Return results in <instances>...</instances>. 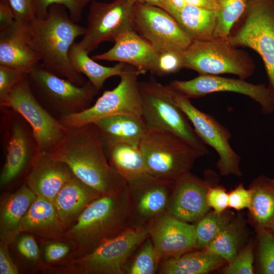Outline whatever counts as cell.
<instances>
[{"mask_svg":"<svg viewBox=\"0 0 274 274\" xmlns=\"http://www.w3.org/2000/svg\"><path fill=\"white\" fill-rule=\"evenodd\" d=\"M168 86L189 99L201 97L216 92L236 93L247 96L257 102L260 106L263 114L267 115L274 112L265 84H255L239 78L199 75L189 80H174Z\"/></svg>","mask_w":274,"mask_h":274,"instance_id":"9a60e30c","label":"cell"},{"mask_svg":"<svg viewBox=\"0 0 274 274\" xmlns=\"http://www.w3.org/2000/svg\"><path fill=\"white\" fill-rule=\"evenodd\" d=\"M40 62L28 44L25 21L15 18L12 24L0 30V64L29 73Z\"/></svg>","mask_w":274,"mask_h":274,"instance_id":"44dd1931","label":"cell"},{"mask_svg":"<svg viewBox=\"0 0 274 274\" xmlns=\"http://www.w3.org/2000/svg\"><path fill=\"white\" fill-rule=\"evenodd\" d=\"M28 74L21 70L0 64V104L7 97L13 87Z\"/></svg>","mask_w":274,"mask_h":274,"instance_id":"f35d334b","label":"cell"},{"mask_svg":"<svg viewBox=\"0 0 274 274\" xmlns=\"http://www.w3.org/2000/svg\"><path fill=\"white\" fill-rule=\"evenodd\" d=\"M70 251V247L64 243L59 242L50 243L45 248V260L48 262L59 261L67 255Z\"/></svg>","mask_w":274,"mask_h":274,"instance_id":"f6af8a7d","label":"cell"},{"mask_svg":"<svg viewBox=\"0 0 274 274\" xmlns=\"http://www.w3.org/2000/svg\"><path fill=\"white\" fill-rule=\"evenodd\" d=\"M181 58L183 68L199 75L229 74L246 80L253 75L255 68L249 54L231 45L228 38L193 40L181 53Z\"/></svg>","mask_w":274,"mask_h":274,"instance_id":"52a82bcc","label":"cell"},{"mask_svg":"<svg viewBox=\"0 0 274 274\" xmlns=\"http://www.w3.org/2000/svg\"><path fill=\"white\" fill-rule=\"evenodd\" d=\"M160 53L133 30L120 36L109 50L93 55L95 60L118 61L133 66L145 74L155 75Z\"/></svg>","mask_w":274,"mask_h":274,"instance_id":"d6986e66","label":"cell"},{"mask_svg":"<svg viewBox=\"0 0 274 274\" xmlns=\"http://www.w3.org/2000/svg\"><path fill=\"white\" fill-rule=\"evenodd\" d=\"M15 20V15L9 3L0 2V30L4 29Z\"/></svg>","mask_w":274,"mask_h":274,"instance_id":"7dc6e473","label":"cell"},{"mask_svg":"<svg viewBox=\"0 0 274 274\" xmlns=\"http://www.w3.org/2000/svg\"><path fill=\"white\" fill-rule=\"evenodd\" d=\"M206 199L209 208L216 213H222L229 207L228 193L222 186L216 184L210 186L207 193Z\"/></svg>","mask_w":274,"mask_h":274,"instance_id":"60d3db41","label":"cell"},{"mask_svg":"<svg viewBox=\"0 0 274 274\" xmlns=\"http://www.w3.org/2000/svg\"><path fill=\"white\" fill-rule=\"evenodd\" d=\"M216 25L213 38H228L234 24L245 12L250 0H216Z\"/></svg>","mask_w":274,"mask_h":274,"instance_id":"836d02e7","label":"cell"},{"mask_svg":"<svg viewBox=\"0 0 274 274\" xmlns=\"http://www.w3.org/2000/svg\"><path fill=\"white\" fill-rule=\"evenodd\" d=\"M243 237V224L239 219L234 218L206 249L221 257L228 264L234 260L240 251Z\"/></svg>","mask_w":274,"mask_h":274,"instance_id":"1f68e13d","label":"cell"},{"mask_svg":"<svg viewBox=\"0 0 274 274\" xmlns=\"http://www.w3.org/2000/svg\"><path fill=\"white\" fill-rule=\"evenodd\" d=\"M234 218L233 213L227 210L221 213L213 210L208 212L194 225L196 236L195 250L206 249Z\"/></svg>","mask_w":274,"mask_h":274,"instance_id":"d6a6232c","label":"cell"},{"mask_svg":"<svg viewBox=\"0 0 274 274\" xmlns=\"http://www.w3.org/2000/svg\"><path fill=\"white\" fill-rule=\"evenodd\" d=\"M181 53L165 52L160 53L155 75L164 76L176 73L182 68Z\"/></svg>","mask_w":274,"mask_h":274,"instance_id":"ab89813d","label":"cell"},{"mask_svg":"<svg viewBox=\"0 0 274 274\" xmlns=\"http://www.w3.org/2000/svg\"><path fill=\"white\" fill-rule=\"evenodd\" d=\"M27 77L36 97L55 108L62 115L88 108L99 91L89 81L77 85L49 72L40 62L29 72Z\"/></svg>","mask_w":274,"mask_h":274,"instance_id":"8fae6325","label":"cell"},{"mask_svg":"<svg viewBox=\"0 0 274 274\" xmlns=\"http://www.w3.org/2000/svg\"><path fill=\"white\" fill-rule=\"evenodd\" d=\"M227 262L221 257L206 250H196L160 262V274H205L223 266Z\"/></svg>","mask_w":274,"mask_h":274,"instance_id":"4316f807","label":"cell"},{"mask_svg":"<svg viewBox=\"0 0 274 274\" xmlns=\"http://www.w3.org/2000/svg\"><path fill=\"white\" fill-rule=\"evenodd\" d=\"M186 4L193 5L201 8L217 11L219 6L216 0H184Z\"/></svg>","mask_w":274,"mask_h":274,"instance_id":"681fc988","label":"cell"},{"mask_svg":"<svg viewBox=\"0 0 274 274\" xmlns=\"http://www.w3.org/2000/svg\"><path fill=\"white\" fill-rule=\"evenodd\" d=\"M174 19L192 40L207 41L213 38L216 11L186 4L178 11Z\"/></svg>","mask_w":274,"mask_h":274,"instance_id":"4dcf8cb0","label":"cell"},{"mask_svg":"<svg viewBox=\"0 0 274 274\" xmlns=\"http://www.w3.org/2000/svg\"><path fill=\"white\" fill-rule=\"evenodd\" d=\"M142 118L148 129L167 131L181 136L193 146L209 153L183 111L175 104L167 86L154 78L139 82Z\"/></svg>","mask_w":274,"mask_h":274,"instance_id":"ba28073f","label":"cell"},{"mask_svg":"<svg viewBox=\"0 0 274 274\" xmlns=\"http://www.w3.org/2000/svg\"><path fill=\"white\" fill-rule=\"evenodd\" d=\"M132 225L128 186L115 194L101 196L90 203L67 230L72 243V258L90 252Z\"/></svg>","mask_w":274,"mask_h":274,"instance_id":"3957f363","label":"cell"},{"mask_svg":"<svg viewBox=\"0 0 274 274\" xmlns=\"http://www.w3.org/2000/svg\"><path fill=\"white\" fill-rule=\"evenodd\" d=\"M132 22L133 30L160 53L182 52L193 41L173 16L156 6L135 3Z\"/></svg>","mask_w":274,"mask_h":274,"instance_id":"5bb4252c","label":"cell"},{"mask_svg":"<svg viewBox=\"0 0 274 274\" xmlns=\"http://www.w3.org/2000/svg\"><path fill=\"white\" fill-rule=\"evenodd\" d=\"M145 73L128 65L119 76L120 81L114 89L106 90L95 104L80 112L62 115L61 123L68 128L94 123L107 117L126 114L142 117V104L139 76Z\"/></svg>","mask_w":274,"mask_h":274,"instance_id":"9c48e42d","label":"cell"},{"mask_svg":"<svg viewBox=\"0 0 274 274\" xmlns=\"http://www.w3.org/2000/svg\"><path fill=\"white\" fill-rule=\"evenodd\" d=\"M101 196L74 175L61 188L53 203L60 221L67 230L81 212Z\"/></svg>","mask_w":274,"mask_h":274,"instance_id":"603a6c76","label":"cell"},{"mask_svg":"<svg viewBox=\"0 0 274 274\" xmlns=\"http://www.w3.org/2000/svg\"><path fill=\"white\" fill-rule=\"evenodd\" d=\"M7 243L0 242V274H18V268L12 261Z\"/></svg>","mask_w":274,"mask_h":274,"instance_id":"bcb514c9","label":"cell"},{"mask_svg":"<svg viewBox=\"0 0 274 274\" xmlns=\"http://www.w3.org/2000/svg\"><path fill=\"white\" fill-rule=\"evenodd\" d=\"M135 3L147 4L160 8L168 13L173 18L176 16L178 9L171 0H135Z\"/></svg>","mask_w":274,"mask_h":274,"instance_id":"c3c4849f","label":"cell"},{"mask_svg":"<svg viewBox=\"0 0 274 274\" xmlns=\"http://www.w3.org/2000/svg\"><path fill=\"white\" fill-rule=\"evenodd\" d=\"M161 259L149 236L141 245L131 264L127 267V274H154L158 272Z\"/></svg>","mask_w":274,"mask_h":274,"instance_id":"e575fe53","label":"cell"},{"mask_svg":"<svg viewBox=\"0 0 274 274\" xmlns=\"http://www.w3.org/2000/svg\"><path fill=\"white\" fill-rule=\"evenodd\" d=\"M139 147L147 173L172 182L190 173L195 161L206 155L179 135L157 129H148Z\"/></svg>","mask_w":274,"mask_h":274,"instance_id":"277c9868","label":"cell"},{"mask_svg":"<svg viewBox=\"0 0 274 274\" xmlns=\"http://www.w3.org/2000/svg\"><path fill=\"white\" fill-rule=\"evenodd\" d=\"M171 1L178 10L182 9L186 5L184 0H171Z\"/></svg>","mask_w":274,"mask_h":274,"instance_id":"f907efd6","label":"cell"},{"mask_svg":"<svg viewBox=\"0 0 274 274\" xmlns=\"http://www.w3.org/2000/svg\"><path fill=\"white\" fill-rule=\"evenodd\" d=\"M85 32L80 46L89 53L104 42H115L122 33L133 30L132 11L135 0L90 2Z\"/></svg>","mask_w":274,"mask_h":274,"instance_id":"4fadbf2b","label":"cell"},{"mask_svg":"<svg viewBox=\"0 0 274 274\" xmlns=\"http://www.w3.org/2000/svg\"><path fill=\"white\" fill-rule=\"evenodd\" d=\"M254 252L252 243L239 252L234 260L227 264L223 272L226 274H253Z\"/></svg>","mask_w":274,"mask_h":274,"instance_id":"74e56055","label":"cell"},{"mask_svg":"<svg viewBox=\"0 0 274 274\" xmlns=\"http://www.w3.org/2000/svg\"><path fill=\"white\" fill-rule=\"evenodd\" d=\"M149 236L147 224L132 225L87 254L71 258L62 271L77 274H125L128 260Z\"/></svg>","mask_w":274,"mask_h":274,"instance_id":"8992f818","label":"cell"},{"mask_svg":"<svg viewBox=\"0 0 274 274\" xmlns=\"http://www.w3.org/2000/svg\"><path fill=\"white\" fill-rule=\"evenodd\" d=\"M217 175L207 170L204 179L190 172L175 182L167 212L183 221L196 222L204 216L210 208L206 195L209 187L215 184Z\"/></svg>","mask_w":274,"mask_h":274,"instance_id":"2e32d148","label":"cell"},{"mask_svg":"<svg viewBox=\"0 0 274 274\" xmlns=\"http://www.w3.org/2000/svg\"><path fill=\"white\" fill-rule=\"evenodd\" d=\"M37 196L23 185L6 197L1 203V241L10 244L19 233L20 222Z\"/></svg>","mask_w":274,"mask_h":274,"instance_id":"d4e9b609","label":"cell"},{"mask_svg":"<svg viewBox=\"0 0 274 274\" xmlns=\"http://www.w3.org/2000/svg\"><path fill=\"white\" fill-rule=\"evenodd\" d=\"M92 0H34L35 16L39 18L46 17L49 7L53 4L63 6L68 10L70 18L76 23L80 21L82 12Z\"/></svg>","mask_w":274,"mask_h":274,"instance_id":"d590c367","label":"cell"},{"mask_svg":"<svg viewBox=\"0 0 274 274\" xmlns=\"http://www.w3.org/2000/svg\"><path fill=\"white\" fill-rule=\"evenodd\" d=\"M252 201L250 189H246L243 184H239L228 193V207L236 211L249 209Z\"/></svg>","mask_w":274,"mask_h":274,"instance_id":"b9f144b4","label":"cell"},{"mask_svg":"<svg viewBox=\"0 0 274 274\" xmlns=\"http://www.w3.org/2000/svg\"><path fill=\"white\" fill-rule=\"evenodd\" d=\"M104 149L110 165L127 183L148 174L139 146L120 143Z\"/></svg>","mask_w":274,"mask_h":274,"instance_id":"f1b7e54d","label":"cell"},{"mask_svg":"<svg viewBox=\"0 0 274 274\" xmlns=\"http://www.w3.org/2000/svg\"><path fill=\"white\" fill-rule=\"evenodd\" d=\"M0 2L6 3H9V0H0Z\"/></svg>","mask_w":274,"mask_h":274,"instance_id":"816d5d0a","label":"cell"},{"mask_svg":"<svg viewBox=\"0 0 274 274\" xmlns=\"http://www.w3.org/2000/svg\"><path fill=\"white\" fill-rule=\"evenodd\" d=\"M88 54L78 43L75 42L69 51L70 61L74 69L86 76L98 91L101 89L108 79L121 75L127 65L119 62L113 66H105L97 63Z\"/></svg>","mask_w":274,"mask_h":274,"instance_id":"f546056e","label":"cell"},{"mask_svg":"<svg viewBox=\"0 0 274 274\" xmlns=\"http://www.w3.org/2000/svg\"><path fill=\"white\" fill-rule=\"evenodd\" d=\"M174 183L148 174L127 183L131 198L132 225H146L167 212Z\"/></svg>","mask_w":274,"mask_h":274,"instance_id":"e0dca14e","label":"cell"},{"mask_svg":"<svg viewBox=\"0 0 274 274\" xmlns=\"http://www.w3.org/2000/svg\"><path fill=\"white\" fill-rule=\"evenodd\" d=\"M0 104L2 107L12 109L28 123L39 150L51 151L62 140L68 129L39 102L27 76L13 87Z\"/></svg>","mask_w":274,"mask_h":274,"instance_id":"30bf717a","label":"cell"},{"mask_svg":"<svg viewBox=\"0 0 274 274\" xmlns=\"http://www.w3.org/2000/svg\"><path fill=\"white\" fill-rule=\"evenodd\" d=\"M94 123L104 148L120 143L139 146L148 130L142 117L126 114L105 118Z\"/></svg>","mask_w":274,"mask_h":274,"instance_id":"cb8c5ba5","label":"cell"},{"mask_svg":"<svg viewBox=\"0 0 274 274\" xmlns=\"http://www.w3.org/2000/svg\"><path fill=\"white\" fill-rule=\"evenodd\" d=\"M66 10L63 6L53 4L45 18L35 17L26 21V39L46 70L81 86L86 81L74 69L68 55L76 39L84 36L85 27L73 21Z\"/></svg>","mask_w":274,"mask_h":274,"instance_id":"7a4b0ae2","label":"cell"},{"mask_svg":"<svg viewBox=\"0 0 274 274\" xmlns=\"http://www.w3.org/2000/svg\"><path fill=\"white\" fill-rule=\"evenodd\" d=\"M149 235L161 260L180 256L195 250V226L167 212L147 224Z\"/></svg>","mask_w":274,"mask_h":274,"instance_id":"ac0fdd59","label":"cell"},{"mask_svg":"<svg viewBox=\"0 0 274 274\" xmlns=\"http://www.w3.org/2000/svg\"><path fill=\"white\" fill-rule=\"evenodd\" d=\"M17 249L22 255L32 260H37L40 256L37 243L31 235H24L19 240Z\"/></svg>","mask_w":274,"mask_h":274,"instance_id":"ee69618b","label":"cell"},{"mask_svg":"<svg viewBox=\"0 0 274 274\" xmlns=\"http://www.w3.org/2000/svg\"><path fill=\"white\" fill-rule=\"evenodd\" d=\"M48 152L101 196L118 193L128 187L108 161L95 123L68 128L62 140Z\"/></svg>","mask_w":274,"mask_h":274,"instance_id":"6da1fadb","label":"cell"},{"mask_svg":"<svg viewBox=\"0 0 274 274\" xmlns=\"http://www.w3.org/2000/svg\"><path fill=\"white\" fill-rule=\"evenodd\" d=\"M252 193L249 216L257 232L266 231L274 234V179L261 175L249 188Z\"/></svg>","mask_w":274,"mask_h":274,"instance_id":"484cf974","label":"cell"},{"mask_svg":"<svg viewBox=\"0 0 274 274\" xmlns=\"http://www.w3.org/2000/svg\"><path fill=\"white\" fill-rule=\"evenodd\" d=\"M66 231L53 203L41 196L37 197L22 218L19 229V233H28L45 240L66 237Z\"/></svg>","mask_w":274,"mask_h":274,"instance_id":"7402d4cb","label":"cell"},{"mask_svg":"<svg viewBox=\"0 0 274 274\" xmlns=\"http://www.w3.org/2000/svg\"><path fill=\"white\" fill-rule=\"evenodd\" d=\"M30 164L27 186L37 196L52 202L63 186L74 175L65 164L53 159L48 152L38 149Z\"/></svg>","mask_w":274,"mask_h":274,"instance_id":"ffe728a7","label":"cell"},{"mask_svg":"<svg viewBox=\"0 0 274 274\" xmlns=\"http://www.w3.org/2000/svg\"><path fill=\"white\" fill-rule=\"evenodd\" d=\"M228 39L233 46L249 48L261 57L274 108V0H250Z\"/></svg>","mask_w":274,"mask_h":274,"instance_id":"5b68a950","label":"cell"},{"mask_svg":"<svg viewBox=\"0 0 274 274\" xmlns=\"http://www.w3.org/2000/svg\"><path fill=\"white\" fill-rule=\"evenodd\" d=\"M11 133L6 161L1 174V187L17 177L34 156H31L30 139L22 125L14 124Z\"/></svg>","mask_w":274,"mask_h":274,"instance_id":"83f0119b","label":"cell"},{"mask_svg":"<svg viewBox=\"0 0 274 274\" xmlns=\"http://www.w3.org/2000/svg\"><path fill=\"white\" fill-rule=\"evenodd\" d=\"M167 86L174 101L187 116L197 135L218 154L216 165L220 175L241 176V157L229 143L230 131L213 116L196 108L189 98Z\"/></svg>","mask_w":274,"mask_h":274,"instance_id":"7c38bea8","label":"cell"},{"mask_svg":"<svg viewBox=\"0 0 274 274\" xmlns=\"http://www.w3.org/2000/svg\"><path fill=\"white\" fill-rule=\"evenodd\" d=\"M15 18L28 21L35 17L34 0H9Z\"/></svg>","mask_w":274,"mask_h":274,"instance_id":"7bdbcfd3","label":"cell"},{"mask_svg":"<svg viewBox=\"0 0 274 274\" xmlns=\"http://www.w3.org/2000/svg\"><path fill=\"white\" fill-rule=\"evenodd\" d=\"M257 233L259 272L274 274V234L266 231Z\"/></svg>","mask_w":274,"mask_h":274,"instance_id":"8d00e7d4","label":"cell"}]
</instances>
